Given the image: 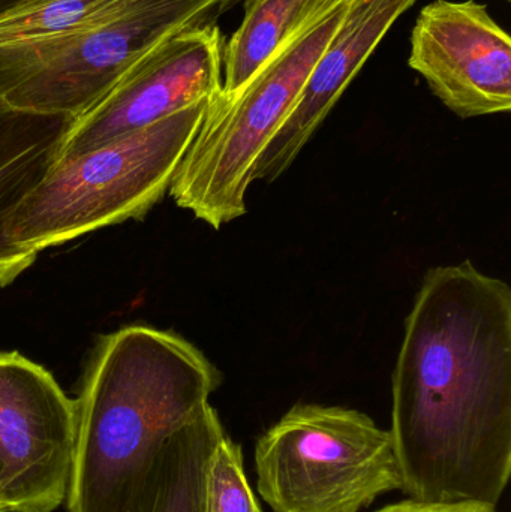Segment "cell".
I'll return each instance as SVG.
<instances>
[{
  "label": "cell",
  "instance_id": "9",
  "mask_svg": "<svg viewBox=\"0 0 511 512\" xmlns=\"http://www.w3.org/2000/svg\"><path fill=\"white\" fill-rule=\"evenodd\" d=\"M408 63L462 119L510 111V35L483 3L426 5L411 33Z\"/></svg>",
  "mask_w": 511,
  "mask_h": 512
},
{
  "label": "cell",
  "instance_id": "5",
  "mask_svg": "<svg viewBox=\"0 0 511 512\" xmlns=\"http://www.w3.org/2000/svg\"><path fill=\"white\" fill-rule=\"evenodd\" d=\"M254 463L273 512H360L404 486L389 430L344 406L294 405L258 438Z\"/></svg>",
  "mask_w": 511,
  "mask_h": 512
},
{
  "label": "cell",
  "instance_id": "14",
  "mask_svg": "<svg viewBox=\"0 0 511 512\" xmlns=\"http://www.w3.org/2000/svg\"><path fill=\"white\" fill-rule=\"evenodd\" d=\"M225 427L207 405L177 430L162 450L143 512H204V486L210 457Z\"/></svg>",
  "mask_w": 511,
  "mask_h": 512
},
{
  "label": "cell",
  "instance_id": "12",
  "mask_svg": "<svg viewBox=\"0 0 511 512\" xmlns=\"http://www.w3.org/2000/svg\"><path fill=\"white\" fill-rule=\"evenodd\" d=\"M129 0H42L0 18V98Z\"/></svg>",
  "mask_w": 511,
  "mask_h": 512
},
{
  "label": "cell",
  "instance_id": "6",
  "mask_svg": "<svg viewBox=\"0 0 511 512\" xmlns=\"http://www.w3.org/2000/svg\"><path fill=\"white\" fill-rule=\"evenodd\" d=\"M236 0H129L77 36L56 59L5 96L21 110L80 117L152 48L176 33L215 23Z\"/></svg>",
  "mask_w": 511,
  "mask_h": 512
},
{
  "label": "cell",
  "instance_id": "11",
  "mask_svg": "<svg viewBox=\"0 0 511 512\" xmlns=\"http://www.w3.org/2000/svg\"><path fill=\"white\" fill-rule=\"evenodd\" d=\"M74 120L21 110L0 98V288L11 285L38 258L9 239V216L59 161Z\"/></svg>",
  "mask_w": 511,
  "mask_h": 512
},
{
  "label": "cell",
  "instance_id": "4",
  "mask_svg": "<svg viewBox=\"0 0 511 512\" xmlns=\"http://www.w3.org/2000/svg\"><path fill=\"white\" fill-rule=\"evenodd\" d=\"M350 3L330 2L237 95L210 101L170 186L177 206L215 230L246 215L257 159L293 110Z\"/></svg>",
  "mask_w": 511,
  "mask_h": 512
},
{
  "label": "cell",
  "instance_id": "10",
  "mask_svg": "<svg viewBox=\"0 0 511 512\" xmlns=\"http://www.w3.org/2000/svg\"><path fill=\"white\" fill-rule=\"evenodd\" d=\"M414 3L416 0H351L293 110L257 159L252 183L273 182L290 168L395 21Z\"/></svg>",
  "mask_w": 511,
  "mask_h": 512
},
{
  "label": "cell",
  "instance_id": "18",
  "mask_svg": "<svg viewBox=\"0 0 511 512\" xmlns=\"http://www.w3.org/2000/svg\"><path fill=\"white\" fill-rule=\"evenodd\" d=\"M0 512H8V508H6L5 504V499H3L2 478H0Z\"/></svg>",
  "mask_w": 511,
  "mask_h": 512
},
{
  "label": "cell",
  "instance_id": "1",
  "mask_svg": "<svg viewBox=\"0 0 511 512\" xmlns=\"http://www.w3.org/2000/svg\"><path fill=\"white\" fill-rule=\"evenodd\" d=\"M402 492L498 508L511 475V289L471 261L423 277L392 381Z\"/></svg>",
  "mask_w": 511,
  "mask_h": 512
},
{
  "label": "cell",
  "instance_id": "7",
  "mask_svg": "<svg viewBox=\"0 0 511 512\" xmlns=\"http://www.w3.org/2000/svg\"><path fill=\"white\" fill-rule=\"evenodd\" d=\"M77 403L48 370L0 352V478L8 512H54L66 502Z\"/></svg>",
  "mask_w": 511,
  "mask_h": 512
},
{
  "label": "cell",
  "instance_id": "2",
  "mask_svg": "<svg viewBox=\"0 0 511 512\" xmlns=\"http://www.w3.org/2000/svg\"><path fill=\"white\" fill-rule=\"evenodd\" d=\"M222 373L173 331L102 336L77 403L68 512H143L168 439L221 387Z\"/></svg>",
  "mask_w": 511,
  "mask_h": 512
},
{
  "label": "cell",
  "instance_id": "16",
  "mask_svg": "<svg viewBox=\"0 0 511 512\" xmlns=\"http://www.w3.org/2000/svg\"><path fill=\"white\" fill-rule=\"evenodd\" d=\"M377 512H498V508L479 504H429L408 498Z\"/></svg>",
  "mask_w": 511,
  "mask_h": 512
},
{
  "label": "cell",
  "instance_id": "15",
  "mask_svg": "<svg viewBox=\"0 0 511 512\" xmlns=\"http://www.w3.org/2000/svg\"><path fill=\"white\" fill-rule=\"evenodd\" d=\"M204 512H263L246 478L242 447L227 433L210 457Z\"/></svg>",
  "mask_w": 511,
  "mask_h": 512
},
{
  "label": "cell",
  "instance_id": "3",
  "mask_svg": "<svg viewBox=\"0 0 511 512\" xmlns=\"http://www.w3.org/2000/svg\"><path fill=\"white\" fill-rule=\"evenodd\" d=\"M210 101L57 161L9 216V239L39 254L101 228L144 218L170 191Z\"/></svg>",
  "mask_w": 511,
  "mask_h": 512
},
{
  "label": "cell",
  "instance_id": "17",
  "mask_svg": "<svg viewBox=\"0 0 511 512\" xmlns=\"http://www.w3.org/2000/svg\"><path fill=\"white\" fill-rule=\"evenodd\" d=\"M38 2L42 0H0V18Z\"/></svg>",
  "mask_w": 511,
  "mask_h": 512
},
{
  "label": "cell",
  "instance_id": "8",
  "mask_svg": "<svg viewBox=\"0 0 511 512\" xmlns=\"http://www.w3.org/2000/svg\"><path fill=\"white\" fill-rule=\"evenodd\" d=\"M222 54L224 39L215 23L165 39L74 120L59 161L83 155L221 95Z\"/></svg>",
  "mask_w": 511,
  "mask_h": 512
},
{
  "label": "cell",
  "instance_id": "13",
  "mask_svg": "<svg viewBox=\"0 0 511 512\" xmlns=\"http://www.w3.org/2000/svg\"><path fill=\"white\" fill-rule=\"evenodd\" d=\"M333 0H246L245 15L222 54V92L233 98Z\"/></svg>",
  "mask_w": 511,
  "mask_h": 512
}]
</instances>
